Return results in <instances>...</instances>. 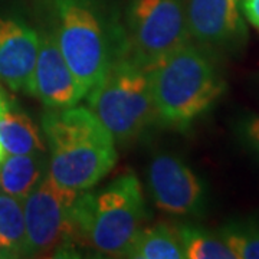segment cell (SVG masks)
Listing matches in <instances>:
<instances>
[{
  "label": "cell",
  "instance_id": "8",
  "mask_svg": "<svg viewBox=\"0 0 259 259\" xmlns=\"http://www.w3.org/2000/svg\"><path fill=\"white\" fill-rule=\"evenodd\" d=\"M190 39L207 52H236L248 40L241 0H187Z\"/></svg>",
  "mask_w": 259,
  "mask_h": 259
},
{
  "label": "cell",
  "instance_id": "6",
  "mask_svg": "<svg viewBox=\"0 0 259 259\" xmlns=\"http://www.w3.org/2000/svg\"><path fill=\"white\" fill-rule=\"evenodd\" d=\"M81 192L61 186L51 173L23 199L29 256L72 252L81 243L75 202Z\"/></svg>",
  "mask_w": 259,
  "mask_h": 259
},
{
  "label": "cell",
  "instance_id": "18",
  "mask_svg": "<svg viewBox=\"0 0 259 259\" xmlns=\"http://www.w3.org/2000/svg\"><path fill=\"white\" fill-rule=\"evenodd\" d=\"M241 136L250 150L259 156V117H248L241 124Z\"/></svg>",
  "mask_w": 259,
  "mask_h": 259
},
{
  "label": "cell",
  "instance_id": "1",
  "mask_svg": "<svg viewBox=\"0 0 259 259\" xmlns=\"http://www.w3.org/2000/svg\"><path fill=\"white\" fill-rule=\"evenodd\" d=\"M42 128L49 144V173L76 192L93 189L117 163L115 140L90 108L48 111Z\"/></svg>",
  "mask_w": 259,
  "mask_h": 259
},
{
  "label": "cell",
  "instance_id": "21",
  "mask_svg": "<svg viewBox=\"0 0 259 259\" xmlns=\"http://www.w3.org/2000/svg\"><path fill=\"white\" fill-rule=\"evenodd\" d=\"M0 190H2V187H0Z\"/></svg>",
  "mask_w": 259,
  "mask_h": 259
},
{
  "label": "cell",
  "instance_id": "11",
  "mask_svg": "<svg viewBox=\"0 0 259 259\" xmlns=\"http://www.w3.org/2000/svg\"><path fill=\"white\" fill-rule=\"evenodd\" d=\"M39 52V33L28 25L0 18V81L10 90L28 88Z\"/></svg>",
  "mask_w": 259,
  "mask_h": 259
},
{
  "label": "cell",
  "instance_id": "17",
  "mask_svg": "<svg viewBox=\"0 0 259 259\" xmlns=\"http://www.w3.org/2000/svg\"><path fill=\"white\" fill-rule=\"evenodd\" d=\"M219 236L235 259H259V223L231 222L219 231Z\"/></svg>",
  "mask_w": 259,
  "mask_h": 259
},
{
  "label": "cell",
  "instance_id": "16",
  "mask_svg": "<svg viewBox=\"0 0 259 259\" xmlns=\"http://www.w3.org/2000/svg\"><path fill=\"white\" fill-rule=\"evenodd\" d=\"M176 229L185 259H235L219 235H213L194 225H180Z\"/></svg>",
  "mask_w": 259,
  "mask_h": 259
},
{
  "label": "cell",
  "instance_id": "9",
  "mask_svg": "<svg viewBox=\"0 0 259 259\" xmlns=\"http://www.w3.org/2000/svg\"><path fill=\"white\" fill-rule=\"evenodd\" d=\"M148 190L160 210L175 216L202 212L204 186L190 167L167 153L154 156L147 173Z\"/></svg>",
  "mask_w": 259,
  "mask_h": 259
},
{
  "label": "cell",
  "instance_id": "20",
  "mask_svg": "<svg viewBox=\"0 0 259 259\" xmlns=\"http://www.w3.org/2000/svg\"><path fill=\"white\" fill-rule=\"evenodd\" d=\"M6 154H5V151H3V148H2V146H0V161L3 160V157H5Z\"/></svg>",
  "mask_w": 259,
  "mask_h": 259
},
{
  "label": "cell",
  "instance_id": "14",
  "mask_svg": "<svg viewBox=\"0 0 259 259\" xmlns=\"http://www.w3.org/2000/svg\"><path fill=\"white\" fill-rule=\"evenodd\" d=\"M124 258L185 259L177 229L166 223L140 228Z\"/></svg>",
  "mask_w": 259,
  "mask_h": 259
},
{
  "label": "cell",
  "instance_id": "19",
  "mask_svg": "<svg viewBox=\"0 0 259 259\" xmlns=\"http://www.w3.org/2000/svg\"><path fill=\"white\" fill-rule=\"evenodd\" d=\"M241 10L250 25L259 29V0H241Z\"/></svg>",
  "mask_w": 259,
  "mask_h": 259
},
{
  "label": "cell",
  "instance_id": "12",
  "mask_svg": "<svg viewBox=\"0 0 259 259\" xmlns=\"http://www.w3.org/2000/svg\"><path fill=\"white\" fill-rule=\"evenodd\" d=\"M49 173L45 153L6 154L0 161L2 192L23 200Z\"/></svg>",
  "mask_w": 259,
  "mask_h": 259
},
{
  "label": "cell",
  "instance_id": "7",
  "mask_svg": "<svg viewBox=\"0 0 259 259\" xmlns=\"http://www.w3.org/2000/svg\"><path fill=\"white\" fill-rule=\"evenodd\" d=\"M125 25L133 58L144 68L190 39L183 0H130Z\"/></svg>",
  "mask_w": 259,
  "mask_h": 259
},
{
  "label": "cell",
  "instance_id": "4",
  "mask_svg": "<svg viewBox=\"0 0 259 259\" xmlns=\"http://www.w3.org/2000/svg\"><path fill=\"white\" fill-rule=\"evenodd\" d=\"M87 97L88 108L111 133L115 143L137 139L158 120L147 68L134 58H114Z\"/></svg>",
  "mask_w": 259,
  "mask_h": 259
},
{
  "label": "cell",
  "instance_id": "10",
  "mask_svg": "<svg viewBox=\"0 0 259 259\" xmlns=\"http://www.w3.org/2000/svg\"><path fill=\"white\" fill-rule=\"evenodd\" d=\"M26 93L52 110L75 107L87 97V91L66 64L54 32L39 35L36 65Z\"/></svg>",
  "mask_w": 259,
  "mask_h": 259
},
{
  "label": "cell",
  "instance_id": "13",
  "mask_svg": "<svg viewBox=\"0 0 259 259\" xmlns=\"http://www.w3.org/2000/svg\"><path fill=\"white\" fill-rule=\"evenodd\" d=\"M0 146L5 154L45 153L47 144L37 125L26 114L6 107L0 111Z\"/></svg>",
  "mask_w": 259,
  "mask_h": 259
},
{
  "label": "cell",
  "instance_id": "15",
  "mask_svg": "<svg viewBox=\"0 0 259 259\" xmlns=\"http://www.w3.org/2000/svg\"><path fill=\"white\" fill-rule=\"evenodd\" d=\"M29 256L23 200L0 193V258Z\"/></svg>",
  "mask_w": 259,
  "mask_h": 259
},
{
  "label": "cell",
  "instance_id": "5",
  "mask_svg": "<svg viewBox=\"0 0 259 259\" xmlns=\"http://www.w3.org/2000/svg\"><path fill=\"white\" fill-rule=\"evenodd\" d=\"M54 5L58 47L88 94L114 59L108 30L93 0H54Z\"/></svg>",
  "mask_w": 259,
  "mask_h": 259
},
{
  "label": "cell",
  "instance_id": "3",
  "mask_svg": "<svg viewBox=\"0 0 259 259\" xmlns=\"http://www.w3.org/2000/svg\"><path fill=\"white\" fill-rule=\"evenodd\" d=\"M146 218L140 180L124 175L95 192L83 190L75 202V223L81 243L95 252L124 258Z\"/></svg>",
  "mask_w": 259,
  "mask_h": 259
},
{
  "label": "cell",
  "instance_id": "2",
  "mask_svg": "<svg viewBox=\"0 0 259 259\" xmlns=\"http://www.w3.org/2000/svg\"><path fill=\"white\" fill-rule=\"evenodd\" d=\"M158 121L185 130L225 93V81L203 48L186 44L147 68Z\"/></svg>",
  "mask_w": 259,
  "mask_h": 259
}]
</instances>
